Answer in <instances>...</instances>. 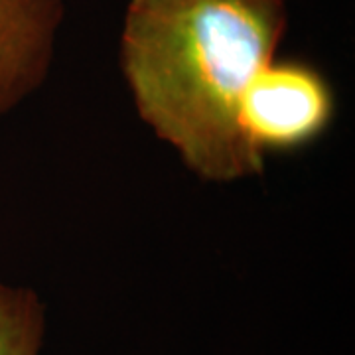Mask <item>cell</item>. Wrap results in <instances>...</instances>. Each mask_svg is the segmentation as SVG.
Wrapping results in <instances>:
<instances>
[{"mask_svg":"<svg viewBox=\"0 0 355 355\" xmlns=\"http://www.w3.org/2000/svg\"><path fill=\"white\" fill-rule=\"evenodd\" d=\"M336 116L330 81L314 65L272 60L243 95L239 127L254 153H296L328 132Z\"/></svg>","mask_w":355,"mask_h":355,"instance_id":"cell-2","label":"cell"},{"mask_svg":"<svg viewBox=\"0 0 355 355\" xmlns=\"http://www.w3.org/2000/svg\"><path fill=\"white\" fill-rule=\"evenodd\" d=\"M288 28V0H128L119 64L139 119L202 182L263 176L243 95Z\"/></svg>","mask_w":355,"mask_h":355,"instance_id":"cell-1","label":"cell"},{"mask_svg":"<svg viewBox=\"0 0 355 355\" xmlns=\"http://www.w3.org/2000/svg\"><path fill=\"white\" fill-rule=\"evenodd\" d=\"M65 10V0H0V119L46 83Z\"/></svg>","mask_w":355,"mask_h":355,"instance_id":"cell-3","label":"cell"},{"mask_svg":"<svg viewBox=\"0 0 355 355\" xmlns=\"http://www.w3.org/2000/svg\"><path fill=\"white\" fill-rule=\"evenodd\" d=\"M46 306L32 288L0 280V355H40Z\"/></svg>","mask_w":355,"mask_h":355,"instance_id":"cell-4","label":"cell"}]
</instances>
